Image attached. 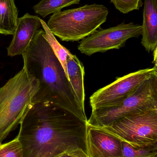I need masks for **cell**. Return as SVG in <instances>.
Wrapping results in <instances>:
<instances>
[{"instance_id":"obj_1","label":"cell","mask_w":157,"mask_h":157,"mask_svg":"<svg viewBox=\"0 0 157 157\" xmlns=\"http://www.w3.org/2000/svg\"><path fill=\"white\" fill-rule=\"evenodd\" d=\"M20 125L17 137L23 157H56L79 150L87 154V122L58 104L34 103Z\"/></svg>"},{"instance_id":"obj_2","label":"cell","mask_w":157,"mask_h":157,"mask_svg":"<svg viewBox=\"0 0 157 157\" xmlns=\"http://www.w3.org/2000/svg\"><path fill=\"white\" fill-rule=\"evenodd\" d=\"M22 55L23 68L39 83L34 104L53 102L87 122L85 113L78 106L68 76L46 40L43 29L37 30L29 47Z\"/></svg>"},{"instance_id":"obj_3","label":"cell","mask_w":157,"mask_h":157,"mask_svg":"<svg viewBox=\"0 0 157 157\" xmlns=\"http://www.w3.org/2000/svg\"><path fill=\"white\" fill-rule=\"evenodd\" d=\"M38 88L37 80L24 68L0 87V143L20 124Z\"/></svg>"},{"instance_id":"obj_4","label":"cell","mask_w":157,"mask_h":157,"mask_svg":"<svg viewBox=\"0 0 157 157\" xmlns=\"http://www.w3.org/2000/svg\"><path fill=\"white\" fill-rule=\"evenodd\" d=\"M108 14L103 5L86 4L53 14L47 25L62 41H79L98 30L107 21Z\"/></svg>"},{"instance_id":"obj_5","label":"cell","mask_w":157,"mask_h":157,"mask_svg":"<svg viewBox=\"0 0 157 157\" xmlns=\"http://www.w3.org/2000/svg\"><path fill=\"white\" fill-rule=\"evenodd\" d=\"M152 109H157V72L144 81L120 103L92 109L87 124L106 127L124 116Z\"/></svg>"},{"instance_id":"obj_6","label":"cell","mask_w":157,"mask_h":157,"mask_svg":"<svg viewBox=\"0 0 157 157\" xmlns=\"http://www.w3.org/2000/svg\"><path fill=\"white\" fill-rule=\"evenodd\" d=\"M104 128L121 141L133 147L157 145V109L124 116Z\"/></svg>"},{"instance_id":"obj_7","label":"cell","mask_w":157,"mask_h":157,"mask_svg":"<svg viewBox=\"0 0 157 157\" xmlns=\"http://www.w3.org/2000/svg\"><path fill=\"white\" fill-rule=\"evenodd\" d=\"M142 35V25L133 22L120 24L107 29H98L84 38L77 47L82 53L91 56L124 47L126 41Z\"/></svg>"},{"instance_id":"obj_8","label":"cell","mask_w":157,"mask_h":157,"mask_svg":"<svg viewBox=\"0 0 157 157\" xmlns=\"http://www.w3.org/2000/svg\"><path fill=\"white\" fill-rule=\"evenodd\" d=\"M157 72V65L117 78L111 84L94 92L89 98L92 109L115 106L131 96L139 86Z\"/></svg>"},{"instance_id":"obj_9","label":"cell","mask_w":157,"mask_h":157,"mask_svg":"<svg viewBox=\"0 0 157 157\" xmlns=\"http://www.w3.org/2000/svg\"><path fill=\"white\" fill-rule=\"evenodd\" d=\"M86 144L88 157H123L122 141L101 127L87 124Z\"/></svg>"},{"instance_id":"obj_10","label":"cell","mask_w":157,"mask_h":157,"mask_svg":"<svg viewBox=\"0 0 157 157\" xmlns=\"http://www.w3.org/2000/svg\"><path fill=\"white\" fill-rule=\"evenodd\" d=\"M40 19L37 16L28 13L18 18L13 40L7 48L8 56L22 55L25 52L41 26Z\"/></svg>"},{"instance_id":"obj_11","label":"cell","mask_w":157,"mask_h":157,"mask_svg":"<svg viewBox=\"0 0 157 157\" xmlns=\"http://www.w3.org/2000/svg\"><path fill=\"white\" fill-rule=\"evenodd\" d=\"M141 35L143 47L154 51L157 48V0H144Z\"/></svg>"},{"instance_id":"obj_12","label":"cell","mask_w":157,"mask_h":157,"mask_svg":"<svg viewBox=\"0 0 157 157\" xmlns=\"http://www.w3.org/2000/svg\"><path fill=\"white\" fill-rule=\"evenodd\" d=\"M66 68L73 94L79 108L85 112L84 65L76 55L70 53L66 58Z\"/></svg>"},{"instance_id":"obj_13","label":"cell","mask_w":157,"mask_h":157,"mask_svg":"<svg viewBox=\"0 0 157 157\" xmlns=\"http://www.w3.org/2000/svg\"><path fill=\"white\" fill-rule=\"evenodd\" d=\"M18 16L15 0H0V34L14 35L17 25Z\"/></svg>"},{"instance_id":"obj_14","label":"cell","mask_w":157,"mask_h":157,"mask_svg":"<svg viewBox=\"0 0 157 157\" xmlns=\"http://www.w3.org/2000/svg\"><path fill=\"white\" fill-rule=\"evenodd\" d=\"M81 0H41L34 6L35 13L43 17L60 12L62 8L71 5L79 4Z\"/></svg>"},{"instance_id":"obj_15","label":"cell","mask_w":157,"mask_h":157,"mask_svg":"<svg viewBox=\"0 0 157 157\" xmlns=\"http://www.w3.org/2000/svg\"><path fill=\"white\" fill-rule=\"evenodd\" d=\"M40 21L41 26L45 32V38L51 47L56 57L61 63L65 73L68 76L66 68V58L71 52L58 42L54 35L50 31L47 24L41 19H40Z\"/></svg>"},{"instance_id":"obj_16","label":"cell","mask_w":157,"mask_h":157,"mask_svg":"<svg viewBox=\"0 0 157 157\" xmlns=\"http://www.w3.org/2000/svg\"><path fill=\"white\" fill-rule=\"evenodd\" d=\"M123 157H135L145 155L157 152V145L143 147H133L128 143L122 141Z\"/></svg>"},{"instance_id":"obj_17","label":"cell","mask_w":157,"mask_h":157,"mask_svg":"<svg viewBox=\"0 0 157 157\" xmlns=\"http://www.w3.org/2000/svg\"><path fill=\"white\" fill-rule=\"evenodd\" d=\"M0 157H23L22 147L17 137L8 143H0Z\"/></svg>"},{"instance_id":"obj_18","label":"cell","mask_w":157,"mask_h":157,"mask_svg":"<svg viewBox=\"0 0 157 157\" xmlns=\"http://www.w3.org/2000/svg\"><path fill=\"white\" fill-rule=\"evenodd\" d=\"M115 8L124 14L139 10L143 6V0H110Z\"/></svg>"},{"instance_id":"obj_19","label":"cell","mask_w":157,"mask_h":157,"mask_svg":"<svg viewBox=\"0 0 157 157\" xmlns=\"http://www.w3.org/2000/svg\"><path fill=\"white\" fill-rule=\"evenodd\" d=\"M88 156L86 153L83 150H77L69 153H64L56 157H84Z\"/></svg>"},{"instance_id":"obj_20","label":"cell","mask_w":157,"mask_h":157,"mask_svg":"<svg viewBox=\"0 0 157 157\" xmlns=\"http://www.w3.org/2000/svg\"><path fill=\"white\" fill-rule=\"evenodd\" d=\"M135 157H157V152L151 153V154H148V155H145Z\"/></svg>"},{"instance_id":"obj_21","label":"cell","mask_w":157,"mask_h":157,"mask_svg":"<svg viewBox=\"0 0 157 157\" xmlns=\"http://www.w3.org/2000/svg\"><path fill=\"white\" fill-rule=\"evenodd\" d=\"M84 157H88V156Z\"/></svg>"}]
</instances>
